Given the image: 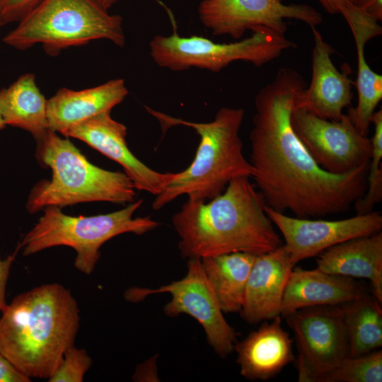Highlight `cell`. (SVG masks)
Listing matches in <instances>:
<instances>
[{"label": "cell", "instance_id": "6da1fadb", "mask_svg": "<svg viewBox=\"0 0 382 382\" xmlns=\"http://www.w3.org/2000/svg\"><path fill=\"white\" fill-rule=\"evenodd\" d=\"M306 88L290 67L278 70L257 93L250 134L252 178L266 205L308 219L347 211L366 189L369 164L344 174L323 170L296 136L291 115Z\"/></svg>", "mask_w": 382, "mask_h": 382}, {"label": "cell", "instance_id": "7a4b0ae2", "mask_svg": "<svg viewBox=\"0 0 382 382\" xmlns=\"http://www.w3.org/2000/svg\"><path fill=\"white\" fill-rule=\"evenodd\" d=\"M248 178L233 179L207 203L188 197L173 214L183 257L202 259L234 252L258 255L283 244L265 213L262 194Z\"/></svg>", "mask_w": 382, "mask_h": 382}, {"label": "cell", "instance_id": "3957f363", "mask_svg": "<svg viewBox=\"0 0 382 382\" xmlns=\"http://www.w3.org/2000/svg\"><path fill=\"white\" fill-rule=\"evenodd\" d=\"M79 308L69 289L42 284L17 295L0 316V352L29 378L48 379L74 345Z\"/></svg>", "mask_w": 382, "mask_h": 382}, {"label": "cell", "instance_id": "277c9868", "mask_svg": "<svg viewBox=\"0 0 382 382\" xmlns=\"http://www.w3.org/2000/svg\"><path fill=\"white\" fill-rule=\"evenodd\" d=\"M146 111L156 117L165 132L183 125L192 128L200 140L195 158L184 170L175 173L165 189L156 196L152 208L158 210L176 198L206 201L221 194L229 182L238 177H253L255 170L244 156L239 136L245 110L224 107L208 122H195L173 117L147 106Z\"/></svg>", "mask_w": 382, "mask_h": 382}, {"label": "cell", "instance_id": "5b68a950", "mask_svg": "<svg viewBox=\"0 0 382 382\" xmlns=\"http://www.w3.org/2000/svg\"><path fill=\"white\" fill-rule=\"evenodd\" d=\"M35 140V157L42 166L51 169L52 178L40 180L32 188L26 203L30 214L51 206L134 201L136 189L125 172L92 164L68 137L62 138L50 129Z\"/></svg>", "mask_w": 382, "mask_h": 382}, {"label": "cell", "instance_id": "8992f818", "mask_svg": "<svg viewBox=\"0 0 382 382\" xmlns=\"http://www.w3.org/2000/svg\"><path fill=\"white\" fill-rule=\"evenodd\" d=\"M2 41L16 50L41 44L56 56L66 48L104 39L123 47L122 18L110 14L100 0H42Z\"/></svg>", "mask_w": 382, "mask_h": 382}, {"label": "cell", "instance_id": "52a82bcc", "mask_svg": "<svg viewBox=\"0 0 382 382\" xmlns=\"http://www.w3.org/2000/svg\"><path fill=\"white\" fill-rule=\"evenodd\" d=\"M142 203V199H138L120 210L91 216H69L58 207H47L18 245L24 256L55 246L70 247L76 253L74 267L91 274L105 242L126 233L142 235L160 226L149 216L133 217Z\"/></svg>", "mask_w": 382, "mask_h": 382}, {"label": "cell", "instance_id": "ba28073f", "mask_svg": "<svg viewBox=\"0 0 382 382\" xmlns=\"http://www.w3.org/2000/svg\"><path fill=\"white\" fill-rule=\"evenodd\" d=\"M296 44L284 34L259 28L241 41L219 43L203 36L183 37L176 30L168 36L155 35L149 42L150 55L162 68L174 71L195 67L219 72L231 63L243 61L261 66Z\"/></svg>", "mask_w": 382, "mask_h": 382}, {"label": "cell", "instance_id": "9c48e42d", "mask_svg": "<svg viewBox=\"0 0 382 382\" xmlns=\"http://www.w3.org/2000/svg\"><path fill=\"white\" fill-rule=\"evenodd\" d=\"M284 318L295 337L299 382H321L349 357L342 304L303 308Z\"/></svg>", "mask_w": 382, "mask_h": 382}, {"label": "cell", "instance_id": "30bf717a", "mask_svg": "<svg viewBox=\"0 0 382 382\" xmlns=\"http://www.w3.org/2000/svg\"><path fill=\"white\" fill-rule=\"evenodd\" d=\"M161 293L171 296L163 307L167 316L175 318L184 313L195 319L204 329L209 345L220 357L226 358L234 351L237 332L226 320L200 259H188L187 273L182 279L156 289H131L127 296L134 301Z\"/></svg>", "mask_w": 382, "mask_h": 382}, {"label": "cell", "instance_id": "8fae6325", "mask_svg": "<svg viewBox=\"0 0 382 382\" xmlns=\"http://www.w3.org/2000/svg\"><path fill=\"white\" fill-rule=\"evenodd\" d=\"M291 124L317 164L334 174H344L369 163L371 140L362 135L348 115L339 120L320 118L294 109Z\"/></svg>", "mask_w": 382, "mask_h": 382}, {"label": "cell", "instance_id": "7c38bea8", "mask_svg": "<svg viewBox=\"0 0 382 382\" xmlns=\"http://www.w3.org/2000/svg\"><path fill=\"white\" fill-rule=\"evenodd\" d=\"M197 12L199 21L213 35H226L236 40L248 30L262 27L285 35L287 19L301 21L311 28L323 21L313 6L286 4L283 0H202Z\"/></svg>", "mask_w": 382, "mask_h": 382}, {"label": "cell", "instance_id": "4fadbf2b", "mask_svg": "<svg viewBox=\"0 0 382 382\" xmlns=\"http://www.w3.org/2000/svg\"><path fill=\"white\" fill-rule=\"evenodd\" d=\"M270 221L282 234L291 263L318 256L342 242L381 231L382 215L371 212L341 220H312L291 217L265 206Z\"/></svg>", "mask_w": 382, "mask_h": 382}, {"label": "cell", "instance_id": "5bb4252c", "mask_svg": "<svg viewBox=\"0 0 382 382\" xmlns=\"http://www.w3.org/2000/svg\"><path fill=\"white\" fill-rule=\"evenodd\" d=\"M126 126L111 117V110L103 112L61 134L78 139L119 163L136 190L159 195L173 179L174 173H160L139 160L129 149Z\"/></svg>", "mask_w": 382, "mask_h": 382}, {"label": "cell", "instance_id": "9a60e30c", "mask_svg": "<svg viewBox=\"0 0 382 382\" xmlns=\"http://www.w3.org/2000/svg\"><path fill=\"white\" fill-rule=\"evenodd\" d=\"M314 45L311 54L310 85L297 96L294 109L301 108L323 119L339 120L353 100L352 69L344 64L340 71L332 61L334 49L316 27H311Z\"/></svg>", "mask_w": 382, "mask_h": 382}, {"label": "cell", "instance_id": "2e32d148", "mask_svg": "<svg viewBox=\"0 0 382 382\" xmlns=\"http://www.w3.org/2000/svg\"><path fill=\"white\" fill-rule=\"evenodd\" d=\"M294 267L284 244L256 255L240 311L247 323L256 324L280 316L284 291Z\"/></svg>", "mask_w": 382, "mask_h": 382}, {"label": "cell", "instance_id": "e0dca14e", "mask_svg": "<svg viewBox=\"0 0 382 382\" xmlns=\"http://www.w3.org/2000/svg\"><path fill=\"white\" fill-rule=\"evenodd\" d=\"M271 320L234 346L240 373L248 380H268L295 361L292 340L282 326L280 316Z\"/></svg>", "mask_w": 382, "mask_h": 382}, {"label": "cell", "instance_id": "ac0fdd59", "mask_svg": "<svg viewBox=\"0 0 382 382\" xmlns=\"http://www.w3.org/2000/svg\"><path fill=\"white\" fill-rule=\"evenodd\" d=\"M340 14L350 28L357 58L358 102L355 108L349 109L348 115L359 132L367 136L372 115L382 99V76L374 71L367 63L365 45L371 39L382 34V28L378 21L352 4L343 8Z\"/></svg>", "mask_w": 382, "mask_h": 382}, {"label": "cell", "instance_id": "d6986e66", "mask_svg": "<svg viewBox=\"0 0 382 382\" xmlns=\"http://www.w3.org/2000/svg\"><path fill=\"white\" fill-rule=\"evenodd\" d=\"M128 93L122 79L81 91L59 88L47 102L48 129L61 134L98 114L112 110Z\"/></svg>", "mask_w": 382, "mask_h": 382}, {"label": "cell", "instance_id": "ffe728a7", "mask_svg": "<svg viewBox=\"0 0 382 382\" xmlns=\"http://www.w3.org/2000/svg\"><path fill=\"white\" fill-rule=\"evenodd\" d=\"M366 291L351 277L328 274L318 269L294 267L284 291L280 315L284 318L303 308L341 305Z\"/></svg>", "mask_w": 382, "mask_h": 382}, {"label": "cell", "instance_id": "44dd1931", "mask_svg": "<svg viewBox=\"0 0 382 382\" xmlns=\"http://www.w3.org/2000/svg\"><path fill=\"white\" fill-rule=\"evenodd\" d=\"M316 269L332 274L369 280L382 303V232L352 238L318 255Z\"/></svg>", "mask_w": 382, "mask_h": 382}, {"label": "cell", "instance_id": "7402d4cb", "mask_svg": "<svg viewBox=\"0 0 382 382\" xmlns=\"http://www.w3.org/2000/svg\"><path fill=\"white\" fill-rule=\"evenodd\" d=\"M47 102L31 73L0 90V112L5 124L28 131L35 139L48 130Z\"/></svg>", "mask_w": 382, "mask_h": 382}, {"label": "cell", "instance_id": "603a6c76", "mask_svg": "<svg viewBox=\"0 0 382 382\" xmlns=\"http://www.w3.org/2000/svg\"><path fill=\"white\" fill-rule=\"evenodd\" d=\"M256 255L234 252L201 260L208 282L223 313L241 311Z\"/></svg>", "mask_w": 382, "mask_h": 382}, {"label": "cell", "instance_id": "cb8c5ba5", "mask_svg": "<svg viewBox=\"0 0 382 382\" xmlns=\"http://www.w3.org/2000/svg\"><path fill=\"white\" fill-rule=\"evenodd\" d=\"M349 357L361 356L382 346V308L373 294L364 291L342 304Z\"/></svg>", "mask_w": 382, "mask_h": 382}, {"label": "cell", "instance_id": "d4e9b609", "mask_svg": "<svg viewBox=\"0 0 382 382\" xmlns=\"http://www.w3.org/2000/svg\"><path fill=\"white\" fill-rule=\"evenodd\" d=\"M374 132L370 139L372 150L367 174L368 187L364 195L354 204L357 214L373 211V207L382 199V110L375 111L371 118Z\"/></svg>", "mask_w": 382, "mask_h": 382}, {"label": "cell", "instance_id": "484cf974", "mask_svg": "<svg viewBox=\"0 0 382 382\" xmlns=\"http://www.w3.org/2000/svg\"><path fill=\"white\" fill-rule=\"evenodd\" d=\"M382 351L347 357L328 373L321 382H381Z\"/></svg>", "mask_w": 382, "mask_h": 382}, {"label": "cell", "instance_id": "4316f807", "mask_svg": "<svg viewBox=\"0 0 382 382\" xmlns=\"http://www.w3.org/2000/svg\"><path fill=\"white\" fill-rule=\"evenodd\" d=\"M91 364L92 359L86 350L74 345L64 352L62 362L47 381L82 382Z\"/></svg>", "mask_w": 382, "mask_h": 382}, {"label": "cell", "instance_id": "83f0119b", "mask_svg": "<svg viewBox=\"0 0 382 382\" xmlns=\"http://www.w3.org/2000/svg\"><path fill=\"white\" fill-rule=\"evenodd\" d=\"M42 0H0V26L18 22Z\"/></svg>", "mask_w": 382, "mask_h": 382}, {"label": "cell", "instance_id": "f1b7e54d", "mask_svg": "<svg viewBox=\"0 0 382 382\" xmlns=\"http://www.w3.org/2000/svg\"><path fill=\"white\" fill-rule=\"evenodd\" d=\"M31 378L20 371L0 352V382H30Z\"/></svg>", "mask_w": 382, "mask_h": 382}, {"label": "cell", "instance_id": "f546056e", "mask_svg": "<svg viewBox=\"0 0 382 382\" xmlns=\"http://www.w3.org/2000/svg\"><path fill=\"white\" fill-rule=\"evenodd\" d=\"M21 250L19 245L17 246L13 253L9 255L6 258H0V313L6 306V287L8 279L10 270L14 262L18 250Z\"/></svg>", "mask_w": 382, "mask_h": 382}, {"label": "cell", "instance_id": "4dcf8cb0", "mask_svg": "<svg viewBox=\"0 0 382 382\" xmlns=\"http://www.w3.org/2000/svg\"><path fill=\"white\" fill-rule=\"evenodd\" d=\"M354 6L376 21H382V0H356Z\"/></svg>", "mask_w": 382, "mask_h": 382}, {"label": "cell", "instance_id": "1f68e13d", "mask_svg": "<svg viewBox=\"0 0 382 382\" xmlns=\"http://www.w3.org/2000/svg\"><path fill=\"white\" fill-rule=\"evenodd\" d=\"M323 8L329 14L340 13L343 8L349 4L354 5L356 0H318Z\"/></svg>", "mask_w": 382, "mask_h": 382}, {"label": "cell", "instance_id": "d6a6232c", "mask_svg": "<svg viewBox=\"0 0 382 382\" xmlns=\"http://www.w3.org/2000/svg\"><path fill=\"white\" fill-rule=\"evenodd\" d=\"M103 4L109 9L112 5L116 4L120 0H100Z\"/></svg>", "mask_w": 382, "mask_h": 382}, {"label": "cell", "instance_id": "836d02e7", "mask_svg": "<svg viewBox=\"0 0 382 382\" xmlns=\"http://www.w3.org/2000/svg\"><path fill=\"white\" fill-rule=\"evenodd\" d=\"M6 125L5 124L4 120L2 117V115L0 112V130L4 129L6 127Z\"/></svg>", "mask_w": 382, "mask_h": 382}]
</instances>
